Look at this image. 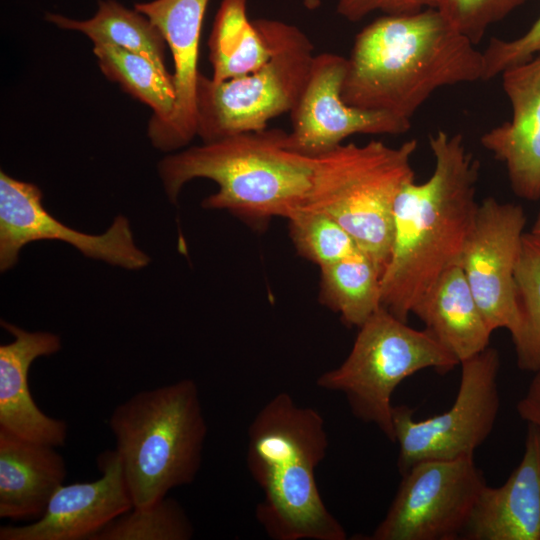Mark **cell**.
<instances>
[{"instance_id":"obj_1","label":"cell","mask_w":540,"mask_h":540,"mask_svg":"<svg viewBox=\"0 0 540 540\" xmlns=\"http://www.w3.org/2000/svg\"><path fill=\"white\" fill-rule=\"evenodd\" d=\"M428 143L434 170L426 181L412 180L398 194L381 276V306L405 322L439 277L460 264L479 206L480 165L464 137L438 130Z\"/></svg>"},{"instance_id":"obj_2","label":"cell","mask_w":540,"mask_h":540,"mask_svg":"<svg viewBox=\"0 0 540 540\" xmlns=\"http://www.w3.org/2000/svg\"><path fill=\"white\" fill-rule=\"evenodd\" d=\"M483 52L438 8L384 14L355 36L343 100L411 120L439 88L484 81Z\"/></svg>"},{"instance_id":"obj_3","label":"cell","mask_w":540,"mask_h":540,"mask_svg":"<svg viewBox=\"0 0 540 540\" xmlns=\"http://www.w3.org/2000/svg\"><path fill=\"white\" fill-rule=\"evenodd\" d=\"M285 135L266 128L169 155L158 164L164 190L176 202L186 183L205 178L218 190L203 200L204 208L227 210L258 227L273 217L288 219L309 203L325 159L289 148Z\"/></svg>"},{"instance_id":"obj_4","label":"cell","mask_w":540,"mask_h":540,"mask_svg":"<svg viewBox=\"0 0 540 540\" xmlns=\"http://www.w3.org/2000/svg\"><path fill=\"white\" fill-rule=\"evenodd\" d=\"M328 436L322 415L286 392L270 399L248 429L247 465L263 491L256 518L275 540H345L341 523L323 502L315 469Z\"/></svg>"},{"instance_id":"obj_5","label":"cell","mask_w":540,"mask_h":540,"mask_svg":"<svg viewBox=\"0 0 540 540\" xmlns=\"http://www.w3.org/2000/svg\"><path fill=\"white\" fill-rule=\"evenodd\" d=\"M108 424L134 507L195 480L207 424L192 379L137 392L114 408Z\"/></svg>"},{"instance_id":"obj_6","label":"cell","mask_w":540,"mask_h":540,"mask_svg":"<svg viewBox=\"0 0 540 540\" xmlns=\"http://www.w3.org/2000/svg\"><path fill=\"white\" fill-rule=\"evenodd\" d=\"M270 47L257 70L225 81L202 73L196 85V136L203 143L268 128L296 106L314 59V46L297 26L274 19L253 20Z\"/></svg>"},{"instance_id":"obj_7","label":"cell","mask_w":540,"mask_h":540,"mask_svg":"<svg viewBox=\"0 0 540 540\" xmlns=\"http://www.w3.org/2000/svg\"><path fill=\"white\" fill-rule=\"evenodd\" d=\"M417 146L416 139L397 147L381 141L340 145L328 152L323 177L303 208L337 221L382 272L391 249L397 196L415 180L412 157Z\"/></svg>"},{"instance_id":"obj_8","label":"cell","mask_w":540,"mask_h":540,"mask_svg":"<svg viewBox=\"0 0 540 540\" xmlns=\"http://www.w3.org/2000/svg\"><path fill=\"white\" fill-rule=\"evenodd\" d=\"M358 328L347 358L316 384L343 393L355 417L395 442L391 399L396 387L418 371L446 373L459 362L426 329L410 327L383 307Z\"/></svg>"},{"instance_id":"obj_9","label":"cell","mask_w":540,"mask_h":540,"mask_svg":"<svg viewBox=\"0 0 540 540\" xmlns=\"http://www.w3.org/2000/svg\"><path fill=\"white\" fill-rule=\"evenodd\" d=\"M460 384L453 405L444 413L423 420L414 409L393 406L397 466L401 475L428 460L473 457L491 433L499 411V353L492 347L463 361Z\"/></svg>"},{"instance_id":"obj_10","label":"cell","mask_w":540,"mask_h":540,"mask_svg":"<svg viewBox=\"0 0 540 540\" xmlns=\"http://www.w3.org/2000/svg\"><path fill=\"white\" fill-rule=\"evenodd\" d=\"M370 540H456L486 486L473 457L428 460L402 475Z\"/></svg>"},{"instance_id":"obj_11","label":"cell","mask_w":540,"mask_h":540,"mask_svg":"<svg viewBox=\"0 0 540 540\" xmlns=\"http://www.w3.org/2000/svg\"><path fill=\"white\" fill-rule=\"evenodd\" d=\"M39 240L68 243L83 255L128 270L146 267L150 257L135 244L128 219L118 215L102 234L80 232L55 219L35 184L0 173V269H11L20 250Z\"/></svg>"},{"instance_id":"obj_12","label":"cell","mask_w":540,"mask_h":540,"mask_svg":"<svg viewBox=\"0 0 540 540\" xmlns=\"http://www.w3.org/2000/svg\"><path fill=\"white\" fill-rule=\"evenodd\" d=\"M347 58L336 53L315 54L301 96L290 112L286 145L303 154L330 152L355 134L401 135L411 120L347 104L342 97Z\"/></svg>"},{"instance_id":"obj_13","label":"cell","mask_w":540,"mask_h":540,"mask_svg":"<svg viewBox=\"0 0 540 540\" xmlns=\"http://www.w3.org/2000/svg\"><path fill=\"white\" fill-rule=\"evenodd\" d=\"M525 224L520 205L487 197L461 255L460 266L492 332H510L515 325V270Z\"/></svg>"},{"instance_id":"obj_14","label":"cell","mask_w":540,"mask_h":540,"mask_svg":"<svg viewBox=\"0 0 540 540\" xmlns=\"http://www.w3.org/2000/svg\"><path fill=\"white\" fill-rule=\"evenodd\" d=\"M102 476L92 482L61 485L43 515L21 526H2L0 540H91L133 507L115 450L98 456Z\"/></svg>"},{"instance_id":"obj_15","label":"cell","mask_w":540,"mask_h":540,"mask_svg":"<svg viewBox=\"0 0 540 540\" xmlns=\"http://www.w3.org/2000/svg\"><path fill=\"white\" fill-rule=\"evenodd\" d=\"M209 0H153L134 8L161 31L174 62L176 102L171 117L148 123V137L160 151H174L196 136V85L201 28Z\"/></svg>"},{"instance_id":"obj_16","label":"cell","mask_w":540,"mask_h":540,"mask_svg":"<svg viewBox=\"0 0 540 540\" xmlns=\"http://www.w3.org/2000/svg\"><path fill=\"white\" fill-rule=\"evenodd\" d=\"M502 87L511 105L509 121L485 132L482 146L505 165L513 193L540 199V56L506 68Z\"/></svg>"},{"instance_id":"obj_17","label":"cell","mask_w":540,"mask_h":540,"mask_svg":"<svg viewBox=\"0 0 540 540\" xmlns=\"http://www.w3.org/2000/svg\"><path fill=\"white\" fill-rule=\"evenodd\" d=\"M14 340L0 345V428L28 440L63 446L68 425L36 405L29 389V369L34 360L61 349V339L50 332H30L1 320Z\"/></svg>"},{"instance_id":"obj_18","label":"cell","mask_w":540,"mask_h":540,"mask_svg":"<svg viewBox=\"0 0 540 540\" xmlns=\"http://www.w3.org/2000/svg\"><path fill=\"white\" fill-rule=\"evenodd\" d=\"M461 538L540 540V428L528 423L520 463L503 485L483 488Z\"/></svg>"},{"instance_id":"obj_19","label":"cell","mask_w":540,"mask_h":540,"mask_svg":"<svg viewBox=\"0 0 540 540\" xmlns=\"http://www.w3.org/2000/svg\"><path fill=\"white\" fill-rule=\"evenodd\" d=\"M67 475L55 446L0 428V517L38 520Z\"/></svg>"},{"instance_id":"obj_20","label":"cell","mask_w":540,"mask_h":540,"mask_svg":"<svg viewBox=\"0 0 540 540\" xmlns=\"http://www.w3.org/2000/svg\"><path fill=\"white\" fill-rule=\"evenodd\" d=\"M459 362L489 347L488 327L460 264L448 268L412 310Z\"/></svg>"},{"instance_id":"obj_21","label":"cell","mask_w":540,"mask_h":540,"mask_svg":"<svg viewBox=\"0 0 540 540\" xmlns=\"http://www.w3.org/2000/svg\"><path fill=\"white\" fill-rule=\"evenodd\" d=\"M45 20L64 30L86 35L94 45L106 44L139 53L157 68L171 75L166 67V41L158 27L135 8L129 9L116 0H101L92 18L76 20L47 13Z\"/></svg>"},{"instance_id":"obj_22","label":"cell","mask_w":540,"mask_h":540,"mask_svg":"<svg viewBox=\"0 0 540 540\" xmlns=\"http://www.w3.org/2000/svg\"><path fill=\"white\" fill-rule=\"evenodd\" d=\"M211 78L216 81L249 74L264 65L270 47L247 15V0H223L208 39Z\"/></svg>"},{"instance_id":"obj_23","label":"cell","mask_w":540,"mask_h":540,"mask_svg":"<svg viewBox=\"0 0 540 540\" xmlns=\"http://www.w3.org/2000/svg\"><path fill=\"white\" fill-rule=\"evenodd\" d=\"M320 301L360 327L381 306L382 271L364 252L320 267Z\"/></svg>"},{"instance_id":"obj_24","label":"cell","mask_w":540,"mask_h":540,"mask_svg":"<svg viewBox=\"0 0 540 540\" xmlns=\"http://www.w3.org/2000/svg\"><path fill=\"white\" fill-rule=\"evenodd\" d=\"M93 52L107 79L152 109L150 124L171 117L176 102L172 74L160 71L149 58L116 46L97 44Z\"/></svg>"},{"instance_id":"obj_25","label":"cell","mask_w":540,"mask_h":540,"mask_svg":"<svg viewBox=\"0 0 540 540\" xmlns=\"http://www.w3.org/2000/svg\"><path fill=\"white\" fill-rule=\"evenodd\" d=\"M516 321L510 335L521 370L540 369V235L525 232L515 270Z\"/></svg>"},{"instance_id":"obj_26","label":"cell","mask_w":540,"mask_h":540,"mask_svg":"<svg viewBox=\"0 0 540 540\" xmlns=\"http://www.w3.org/2000/svg\"><path fill=\"white\" fill-rule=\"evenodd\" d=\"M193 534V525L183 507L165 496L147 506H133L91 540H189Z\"/></svg>"},{"instance_id":"obj_27","label":"cell","mask_w":540,"mask_h":540,"mask_svg":"<svg viewBox=\"0 0 540 540\" xmlns=\"http://www.w3.org/2000/svg\"><path fill=\"white\" fill-rule=\"evenodd\" d=\"M288 220L298 254L320 267L361 251L351 235L326 213L303 209Z\"/></svg>"},{"instance_id":"obj_28","label":"cell","mask_w":540,"mask_h":540,"mask_svg":"<svg viewBox=\"0 0 540 540\" xmlns=\"http://www.w3.org/2000/svg\"><path fill=\"white\" fill-rule=\"evenodd\" d=\"M528 0H440L437 8L472 43Z\"/></svg>"},{"instance_id":"obj_29","label":"cell","mask_w":540,"mask_h":540,"mask_svg":"<svg viewBox=\"0 0 540 540\" xmlns=\"http://www.w3.org/2000/svg\"><path fill=\"white\" fill-rule=\"evenodd\" d=\"M540 53V16L521 36L512 40L492 38L483 52L484 81L500 75L506 68L525 62Z\"/></svg>"},{"instance_id":"obj_30","label":"cell","mask_w":540,"mask_h":540,"mask_svg":"<svg viewBox=\"0 0 540 540\" xmlns=\"http://www.w3.org/2000/svg\"><path fill=\"white\" fill-rule=\"evenodd\" d=\"M440 0H338L337 13L350 22H357L375 11L384 14L414 13L437 8Z\"/></svg>"},{"instance_id":"obj_31","label":"cell","mask_w":540,"mask_h":540,"mask_svg":"<svg viewBox=\"0 0 540 540\" xmlns=\"http://www.w3.org/2000/svg\"><path fill=\"white\" fill-rule=\"evenodd\" d=\"M517 412L527 424L540 428V369L534 372L526 394L519 400Z\"/></svg>"},{"instance_id":"obj_32","label":"cell","mask_w":540,"mask_h":540,"mask_svg":"<svg viewBox=\"0 0 540 540\" xmlns=\"http://www.w3.org/2000/svg\"><path fill=\"white\" fill-rule=\"evenodd\" d=\"M301 2L305 8L311 11L318 9L321 5V0H301Z\"/></svg>"},{"instance_id":"obj_33","label":"cell","mask_w":540,"mask_h":540,"mask_svg":"<svg viewBox=\"0 0 540 540\" xmlns=\"http://www.w3.org/2000/svg\"><path fill=\"white\" fill-rule=\"evenodd\" d=\"M532 233L540 235V210L530 230Z\"/></svg>"}]
</instances>
